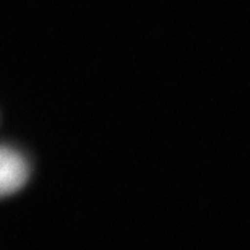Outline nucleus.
Here are the masks:
<instances>
[{
  "label": "nucleus",
  "mask_w": 250,
  "mask_h": 250,
  "mask_svg": "<svg viewBox=\"0 0 250 250\" xmlns=\"http://www.w3.org/2000/svg\"><path fill=\"white\" fill-rule=\"evenodd\" d=\"M28 176L29 169L21 154L0 146V197L18 192L26 184Z\"/></svg>",
  "instance_id": "obj_1"
}]
</instances>
